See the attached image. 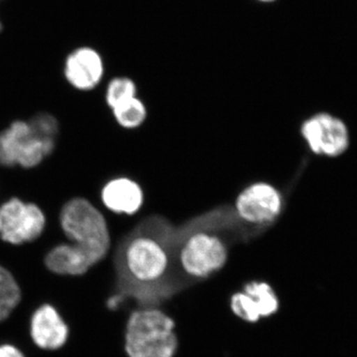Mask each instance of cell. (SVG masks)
<instances>
[{
  "instance_id": "6da1fadb",
  "label": "cell",
  "mask_w": 357,
  "mask_h": 357,
  "mask_svg": "<svg viewBox=\"0 0 357 357\" xmlns=\"http://www.w3.org/2000/svg\"><path fill=\"white\" fill-rule=\"evenodd\" d=\"M178 225L149 215L122 237L114 253L115 283L107 301L116 310L126 301L160 307L180 293L175 269Z\"/></svg>"
},
{
  "instance_id": "7a4b0ae2",
  "label": "cell",
  "mask_w": 357,
  "mask_h": 357,
  "mask_svg": "<svg viewBox=\"0 0 357 357\" xmlns=\"http://www.w3.org/2000/svg\"><path fill=\"white\" fill-rule=\"evenodd\" d=\"M265 231L241 222L229 204L178 225L175 269L180 293L220 271L232 244L245 243Z\"/></svg>"
},
{
  "instance_id": "3957f363",
  "label": "cell",
  "mask_w": 357,
  "mask_h": 357,
  "mask_svg": "<svg viewBox=\"0 0 357 357\" xmlns=\"http://www.w3.org/2000/svg\"><path fill=\"white\" fill-rule=\"evenodd\" d=\"M176 324L160 307H137L128 319L124 349L128 357H174Z\"/></svg>"
},
{
  "instance_id": "277c9868",
  "label": "cell",
  "mask_w": 357,
  "mask_h": 357,
  "mask_svg": "<svg viewBox=\"0 0 357 357\" xmlns=\"http://www.w3.org/2000/svg\"><path fill=\"white\" fill-rule=\"evenodd\" d=\"M60 225L70 243L83 248L96 265L109 255L107 220L89 199L75 198L67 202L60 213Z\"/></svg>"
},
{
  "instance_id": "5b68a950",
  "label": "cell",
  "mask_w": 357,
  "mask_h": 357,
  "mask_svg": "<svg viewBox=\"0 0 357 357\" xmlns=\"http://www.w3.org/2000/svg\"><path fill=\"white\" fill-rule=\"evenodd\" d=\"M56 141L44 139L29 122L16 121L0 132V166L34 168L53 153Z\"/></svg>"
},
{
  "instance_id": "8992f818",
  "label": "cell",
  "mask_w": 357,
  "mask_h": 357,
  "mask_svg": "<svg viewBox=\"0 0 357 357\" xmlns=\"http://www.w3.org/2000/svg\"><path fill=\"white\" fill-rule=\"evenodd\" d=\"M46 215L39 206L13 198L0 204V239L11 245L33 243L43 234Z\"/></svg>"
},
{
  "instance_id": "52a82bcc",
  "label": "cell",
  "mask_w": 357,
  "mask_h": 357,
  "mask_svg": "<svg viewBox=\"0 0 357 357\" xmlns=\"http://www.w3.org/2000/svg\"><path fill=\"white\" fill-rule=\"evenodd\" d=\"M283 199L280 192L267 183H255L244 189L234 206L237 218L245 225L269 229L280 217Z\"/></svg>"
},
{
  "instance_id": "ba28073f",
  "label": "cell",
  "mask_w": 357,
  "mask_h": 357,
  "mask_svg": "<svg viewBox=\"0 0 357 357\" xmlns=\"http://www.w3.org/2000/svg\"><path fill=\"white\" fill-rule=\"evenodd\" d=\"M301 134L312 153L331 158L344 154L351 143L347 124L328 112H319L307 119L301 126Z\"/></svg>"
},
{
  "instance_id": "9c48e42d",
  "label": "cell",
  "mask_w": 357,
  "mask_h": 357,
  "mask_svg": "<svg viewBox=\"0 0 357 357\" xmlns=\"http://www.w3.org/2000/svg\"><path fill=\"white\" fill-rule=\"evenodd\" d=\"M278 296L266 282L252 281L230 298V309L239 319L256 323L278 312Z\"/></svg>"
},
{
  "instance_id": "30bf717a",
  "label": "cell",
  "mask_w": 357,
  "mask_h": 357,
  "mask_svg": "<svg viewBox=\"0 0 357 357\" xmlns=\"http://www.w3.org/2000/svg\"><path fill=\"white\" fill-rule=\"evenodd\" d=\"M30 337L43 351H59L69 340L70 328L53 305H41L33 312L29 325Z\"/></svg>"
},
{
  "instance_id": "8fae6325",
  "label": "cell",
  "mask_w": 357,
  "mask_h": 357,
  "mask_svg": "<svg viewBox=\"0 0 357 357\" xmlns=\"http://www.w3.org/2000/svg\"><path fill=\"white\" fill-rule=\"evenodd\" d=\"M103 74L102 59L93 49H77L66 61V79L79 91L95 89L102 81Z\"/></svg>"
},
{
  "instance_id": "7c38bea8",
  "label": "cell",
  "mask_w": 357,
  "mask_h": 357,
  "mask_svg": "<svg viewBox=\"0 0 357 357\" xmlns=\"http://www.w3.org/2000/svg\"><path fill=\"white\" fill-rule=\"evenodd\" d=\"M44 263L49 271L61 276H82L96 265L83 248L72 243L52 248L45 256Z\"/></svg>"
},
{
  "instance_id": "4fadbf2b",
  "label": "cell",
  "mask_w": 357,
  "mask_h": 357,
  "mask_svg": "<svg viewBox=\"0 0 357 357\" xmlns=\"http://www.w3.org/2000/svg\"><path fill=\"white\" fill-rule=\"evenodd\" d=\"M102 199L103 204L115 213L133 215L142 206L144 194L135 181L116 178L102 188Z\"/></svg>"
},
{
  "instance_id": "5bb4252c",
  "label": "cell",
  "mask_w": 357,
  "mask_h": 357,
  "mask_svg": "<svg viewBox=\"0 0 357 357\" xmlns=\"http://www.w3.org/2000/svg\"><path fill=\"white\" fill-rule=\"evenodd\" d=\"M22 291L13 274L0 265V323L6 321L20 304Z\"/></svg>"
},
{
  "instance_id": "9a60e30c",
  "label": "cell",
  "mask_w": 357,
  "mask_h": 357,
  "mask_svg": "<svg viewBox=\"0 0 357 357\" xmlns=\"http://www.w3.org/2000/svg\"><path fill=\"white\" fill-rule=\"evenodd\" d=\"M112 114L121 128L133 129L139 128L145 121L147 109L144 102L135 96L112 109Z\"/></svg>"
},
{
  "instance_id": "2e32d148",
  "label": "cell",
  "mask_w": 357,
  "mask_h": 357,
  "mask_svg": "<svg viewBox=\"0 0 357 357\" xmlns=\"http://www.w3.org/2000/svg\"><path fill=\"white\" fill-rule=\"evenodd\" d=\"M137 95V86L132 79L128 77H114L107 86L105 100L110 109L128 102Z\"/></svg>"
},
{
  "instance_id": "e0dca14e",
  "label": "cell",
  "mask_w": 357,
  "mask_h": 357,
  "mask_svg": "<svg viewBox=\"0 0 357 357\" xmlns=\"http://www.w3.org/2000/svg\"><path fill=\"white\" fill-rule=\"evenodd\" d=\"M28 122L40 137L56 141L59 132V124L55 116L47 112H41L34 115Z\"/></svg>"
},
{
  "instance_id": "ac0fdd59",
  "label": "cell",
  "mask_w": 357,
  "mask_h": 357,
  "mask_svg": "<svg viewBox=\"0 0 357 357\" xmlns=\"http://www.w3.org/2000/svg\"><path fill=\"white\" fill-rule=\"evenodd\" d=\"M0 357H26L25 354L15 345L0 344Z\"/></svg>"
},
{
  "instance_id": "d6986e66",
  "label": "cell",
  "mask_w": 357,
  "mask_h": 357,
  "mask_svg": "<svg viewBox=\"0 0 357 357\" xmlns=\"http://www.w3.org/2000/svg\"><path fill=\"white\" fill-rule=\"evenodd\" d=\"M255 1L258 2V3L271 4L274 3V2H276L277 0H255Z\"/></svg>"
},
{
  "instance_id": "ffe728a7",
  "label": "cell",
  "mask_w": 357,
  "mask_h": 357,
  "mask_svg": "<svg viewBox=\"0 0 357 357\" xmlns=\"http://www.w3.org/2000/svg\"><path fill=\"white\" fill-rule=\"evenodd\" d=\"M0 30H1V24H0Z\"/></svg>"
}]
</instances>
